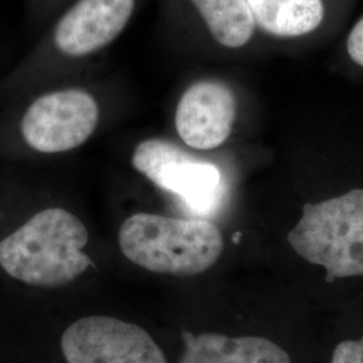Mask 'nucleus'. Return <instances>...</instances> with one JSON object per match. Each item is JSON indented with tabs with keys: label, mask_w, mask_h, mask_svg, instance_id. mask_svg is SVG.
Masks as SVG:
<instances>
[{
	"label": "nucleus",
	"mask_w": 363,
	"mask_h": 363,
	"mask_svg": "<svg viewBox=\"0 0 363 363\" xmlns=\"http://www.w3.org/2000/svg\"><path fill=\"white\" fill-rule=\"evenodd\" d=\"M88 241V229L74 214L45 208L0 241V265L28 286H65L91 267L84 253Z\"/></svg>",
	"instance_id": "f257e3e1"
},
{
	"label": "nucleus",
	"mask_w": 363,
	"mask_h": 363,
	"mask_svg": "<svg viewBox=\"0 0 363 363\" xmlns=\"http://www.w3.org/2000/svg\"><path fill=\"white\" fill-rule=\"evenodd\" d=\"M123 255L150 272L195 276L208 271L222 255L223 238L217 225L138 213L118 232Z\"/></svg>",
	"instance_id": "f03ea898"
},
{
	"label": "nucleus",
	"mask_w": 363,
	"mask_h": 363,
	"mask_svg": "<svg viewBox=\"0 0 363 363\" xmlns=\"http://www.w3.org/2000/svg\"><path fill=\"white\" fill-rule=\"evenodd\" d=\"M286 240L301 259L325 268L328 283L363 276V189L306 203Z\"/></svg>",
	"instance_id": "7ed1b4c3"
},
{
	"label": "nucleus",
	"mask_w": 363,
	"mask_h": 363,
	"mask_svg": "<svg viewBox=\"0 0 363 363\" xmlns=\"http://www.w3.org/2000/svg\"><path fill=\"white\" fill-rule=\"evenodd\" d=\"M132 164L159 189L179 196L196 214H208L220 203L223 191L220 169L196 160L167 140L147 139L138 144Z\"/></svg>",
	"instance_id": "20e7f679"
},
{
	"label": "nucleus",
	"mask_w": 363,
	"mask_h": 363,
	"mask_svg": "<svg viewBox=\"0 0 363 363\" xmlns=\"http://www.w3.org/2000/svg\"><path fill=\"white\" fill-rule=\"evenodd\" d=\"M100 108L81 89L52 91L27 108L22 120L23 139L33 150L58 154L85 143L96 130Z\"/></svg>",
	"instance_id": "39448f33"
},
{
	"label": "nucleus",
	"mask_w": 363,
	"mask_h": 363,
	"mask_svg": "<svg viewBox=\"0 0 363 363\" xmlns=\"http://www.w3.org/2000/svg\"><path fill=\"white\" fill-rule=\"evenodd\" d=\"M61 350L66 363H169L142 327L109 316H88L69 325Z\"/></svg>",
	"instance_id": "423d86ee"
},
{
	"label": "nucleus",
	"mask_w": 363,
	"mask_h": 363,
	"mask_svg": "<svg viewBox=\"0 0 363 363\" xmlns=\"http://www.w3.org/2000/svg\"><path fill=\"white\" fill-rule=\"evenodd\" d=\"M235 112V97L225 84L201 81L182 96L177 106L175 127L189 147L213 150L229 138Z\"/></svg>",
	"instance_id": "0eeeda50"
},
{
	"label": "nucleus",
	"mask_w": 363,
	"mask_h": 363,
	"mask_svg": "<svg viewBox=\"0 0 363 363\" xmlns=\"http://www.w3.org/2000/svg\"><path fill=\"white\" fill-rule=\"evenodd\" d=\"M133 7L135 0H78L55 27V46L70 57L97 52L125 28Z\"/></svg>",
	"instance_id": "6e6552de"
},
{
	"label": "nucleus",
	"mask_w": 363,
	"mask_h": 363,
	"mask_svg": "<svg viewBox=\"0 0 363 363\" xmlns=\"http://www.w3.org/2000/svg\"><path fill=\"white\" fill-rule=\"evenodd\" d=\"M181 363H291L286 350L259 337H226L216 333L182 334Z\"/></svg>",
	"instance_id": "1a4fd4ad"
},
{
	"label": "nucleus",
	"mask_w": 363,
	"mask_h": 363,
	"mask_svg": "<svg viewBox=\"0 0 363 363\" xmlns=\"http://www.w3.org/2000/svg\"><path fill=\"white\" fill-rule=\"evenodd\" d=\"M255 23L277 37H298L323 21L322 0H247Z\"/></svg>",
	"instance_id": "9d476101"
},
{
	"label": "nucleus",
	"mask_w": 363,
	"mask_h": 363,
	"mask_svg": "<svg viewBox=\"0 0 363 363\" xmlns=\"http://www.w3.org/2000/svg\"><path fill=\"white\" fill-rule=\"evenodd\" d=\"M213 37L226 48L247 45L255 31V19L247 0H193Z\"/></svg>",
	"instance_id": "9b49d317"
},
{
	"label": "nucleus",
	"mask_w": 363,
	"mask_h": 363,
	"mask_svg": "<svg viewBox=\"0 0 363 363\" xmlns=\"http://www.w3.org/2000/svg\"><path fill=\"white\" fill-rule=\"evenodd\" d=\"M330 363H363V337L358 340L340 342Z\"/></svg>",
	"instance_id": "f8f14e48"
},
{
	"label": "nucleus",
	"mask_w": 363,
	"mask_h": 363,
	"mask_svg": "<svg viewBox=\"0 0 363 363\" xmlns=\"http://www.w3.org/2000/svg\"><path fill=\"white\" fill-rule=\"evenodd\" d=\"M347 52L355 64L363 66V16L351 30L347 39Z\"/></svg>",
	"instance_id": "ddd939ff"
}]
</instances>
